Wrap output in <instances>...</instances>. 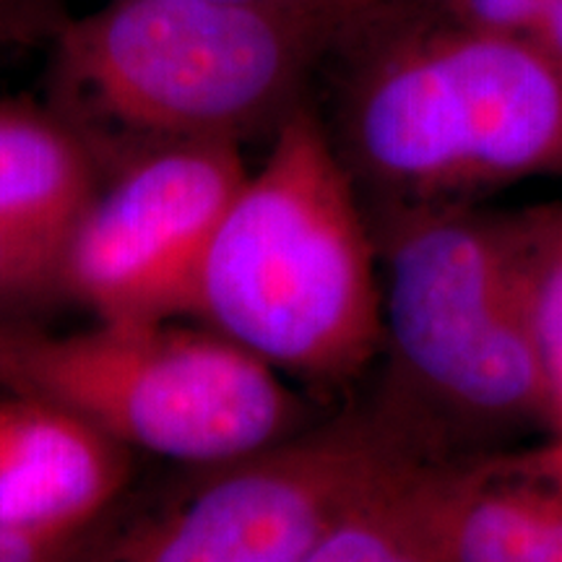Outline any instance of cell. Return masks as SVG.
Instances as JSON below:
<instances>
[{
  "instance_id": "cell-19",
  "label": "cell",
  "mask_w": 562,
  "mask_h": 562,
  "mask_svg": "<svg viewBox=\"0 0 562 562\" xmlns=\"http://www.w3.org/2000/svg\"><path fill=\"white\" fill-rule=\"evenodd\" d=\"M552 430L550 438H547V446H550L562 461V362H558V368L552 370Z\"/></svg>"
},
{
  "instance_id": "cell-7",
  "label": "cell",
  "mask_w": 562,
  "mask_h": 562,
  "mask_svg": "<svg viewBox=\"0 0 562 562\" xmlns=\"http://www.w3.org/2000/svg\"><path fill=\"white\" fill-rule=\"evenodd\" d=\"M245 175L237 144H180L125 161L68 235L58 279L97 318L191 315L211 235Z\"/></svg>"
},
{
  "instance_id": "cell-16",
  "label": "cell",
  "mask_w": 562,
  "mask_h": 562,
  "mask_svg": "<svg viewBox=\"0 0 562 562\" xmlns=\"http://www.w3.org/2000/svg\"><path fill=\"white\" fill-rule=\"evenodd\" d=\"M68 19L63 0H0V45L53 42Z\"/></svg>"
},
{
  "instance_id": "cell-12",
  "label": "cell",
  "mask_w": 562,
  "mask_h": 562,
  "mask_svg": "<svg viewBox=\"0 0 562 562\" xmlns=\"http://www.w3.org/2000/svg\"><path fill=\"white\" fill-rule=\"evenodd\" d=\"M513 266L547 364L562 362V201L513 211Z\"/></svg>"
},
{
  "instance_id": "cell-5",
  "label": "cell",
  "mask_w": 562,
  "mask_h": 562,
  "mask_svg": "<svg viewBox=\"0 0 562 562\" xmlns=\"http://www.w3.org/2000/svg\"><path fill=\"white\" fill-rule=\"evenodd\" d=\"M0 378L125 451L222 467L300 432L284 375L214 328L97 318L63 336H0Z\"/></svg>"
},
{
  "instance_id": "cell-1",
  "label": "cell",
  "mask_w": 562,
  "mask_h": 562,
  "mask_svg": "<svg viewBox=\"0 0 562 562\" xmlns=\"http://www.w3.org/2000/svg\"><path fill=\"white\" fill-rule=\"evenodd\" d=\"M326 66L328 133L372 203H469L562 178V66L531 37L467 30L427 0H389Z\"/></svg>"
},
{
  "instance_id": "cell-15",
  "label": "cell",
  "mask_w": 562,
  "mask_h": 562,
  "mask_svg": "<svg viewBox=\"0 0 562 562\" xmlns=\"http://www.w3.org/2000/svg\"><path fill=\"white\" fill-rule=\"evenodd\" d=\"M94 529H24L0 524V562H76Z\"/></svg>"
},
{
  "instance_id": "cell-9",
  "label": "cell",
  "mask_w": 562,
  "mask_h": 562,
  "mask_svg": "<svg viewBox=\"0 0 562 562\" xmlns=\"http://www.w3.org/2000/svg\"><path fill=\"white\" fill-rule=\"evenodd\" d=\"M125 476L128 451L89 422L40 402L13 404L0 440V524L94 529Z\"/></svg>"
},
{
  "instance_id": "cell-11",
  "label": "cell",
  "mask_w": 562,
  "mask_h": 562,
  "mask_svg": "<svg viewBox=\"0 0 562 562\" xmlns=\"http://www.w3.org/2000/svg\"><path fill=\"white\" fill-rule=\"evenodd\" d=\"M419 463L341 516L302 562H446L417 495Z\"/></svg>"
},
{
  "instance_id": "cell-20",
  "label": "cell",
  "mask_w": 562,
  "mask_h": 562,
  "mask_svg": "<svg viewBox=\"0 0 562 562\" xmlns=\"http://www.w3.org/2000/svg\"><path fill=\"white\" fill-rule=\"evenodd\" d=\"M11 414H13V404H0V440H3L5 430H9Z\"/></svg>"
},
{
  "instance_id": "cell-8",
  "label": "cell",
  "mask_w": 562,
  "mask_h": 562,
  "mask_svg": "<svg viewBox=\"0 0 562 562\" xmlns=\"http://www.w3.org/2000/svg\"><path fill=\"white\" fill-rule=\"evenodd\" d=\"M417 495L446 562H562V461L547 442L422 461Z\"/></svg>"
},
{
  "instance_id": "cell-18",
  "label": "cell",
  "mask_w": 562,
  "mask_h": 562,
  "mask_svg": "<svg viewBox=\"0 0 562 562\" xmlns=\"http://www.w3.org/2000/svg\"><path fill=\"white\" fill-rule=\"evenodd\" d=\"M529 37L562 66V0H544Z\"/></svg>"
},
{
  "instance_id": "cell-17",
  "label": "cell",
  "mask_w": 562,
  "mask_h": 562,
  "mask_svg": "<svg viewBox=\"0 0 562 562\" xmlns=\"http://www.w3.org/2000/svg\"><path fill=\"white\" fill-rule=\"evenodd\" d=\"M224 3H256V5H286V9H305L334 13L341 19H362L370 11L381 9L389 0H224Z\"/></svg>"
},
{
  "instance_id": "cell-3",
  "label": "cell",
  "mask_w": 562,
  "mask_h": 562,
  "mask_svg": "<svg viewBox=\"0 0 562 562\" xmlns=\"http://www.w3.org/2000/svg\"><path fill=\"white\" fill-rule=\"evenodd\" d=\"M203 326L281 375L349 381L381 355V258L368 206L305 102L232 195L195 279Z\"/></svg>"
},
{
  "instance_id": "cell-2",
  "label": "cell",
  "mask_w": 562,
  "mask_h": 562,
  "mask_svg": "<svg viewBox=\"0 0 562 562\" xmlns=\"http://www.w3.org/2000/svg\"><path fill=\"white\" fill-rule=\"evenodd\" d=\"M357 21L224 0H110L53 37L50 110L112 172L167 146H240L305 102Z\"/></svg>"
},
{
  "instance_id": "cell-14",
  "label": "cell",
  "mask_w": 562,
  "mask_h": 562,
  "mask_svg": "<svg viewBox=\"0 0 562 562\" xmlns=\"http://www.w3.org/2000/svg\"><path fill=\"white\" fill-rule=\"evenodd\" d=\"M58 279V258L0 220V294L30 292Z\"/></svg>"
},
{
  "instance_id": "cell-10",
  "label": "cell",
  "mask_w": 562,
  "mask_h": 562,
  "mask_svg": "<svg viewBox=\"0 0 562 562\" xmlns=\"http://www.w3.org/2000/svg\"><path fill=\"white\" fill-rule=\"evenodd\" d=\"M100 165L50 108L0 104V220L58 258L100 193Z\"/></svg>"
},
{
  "instance_id": "cell-13",
  "label": "cell",
  "mask_w": 562,
  "mask_h": 562,
  "mask_svg": "<svg viewBox=\"0 0 562 562\" xmlns=\"http://www.w3.org/2000/svg\"><path fill=\"white\" fill-rule=\"evenodd\" d=\"M427 3L440 16L467 30L529 37L544 0H427Z\"/></svg>"
},
{
  "instance_id": "cell-4",
  "label": "cell",
  "mask_w": 562,
  "mask_h": 562,
  "mask_svg": "<svg viewBox=\"0 0 562 562\" xmlns=\"http://www.w3.org/2000/svg\"><path fill=\"white\" fill-rule=\"evenodd\" d=\"M383 347L404 412L501 442L552 430V375L513 266L510 214L472 203H372Z\"/></svg>"
},
{
  "instance_id": "cell-6",
  "label": "cell",
  "mask_w": 562,
  "mask_h": 562,
  "mask_svg": "<svg viewBox=\"0 0 562 562\" xmlns=\"http://www.w3.org/2000/svg\"><path fill=\"white\" fill-rule=\"evenodd\" d=\"M422 461L378 422H336L206 476L83 562H302L341 516Z\"/></svg>"
}]
</instances>
